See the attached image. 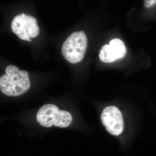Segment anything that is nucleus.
<instances>
[{
  "label": "nucleus",
  "mask_w": 156,
  "mask_h": 156,
  "mask_svg": "<svg viewBox=\"0 0 156 156\" xmlns=\"http://www.w3.org/2000/svg\"><path fill=\"white\" fill-rule=\"evenodd\" d=\"M5 73L0 78V89L5 95L16 97L28 91L30 82L27 71L20 70L15 66L9 65L6 67Z\"/></svg>",
  "instance_id": "1"
},
{
  "label": "nucleus",
  "mask_w": 156,
  "mask_h": 156,
  "mask_svg": "<svg viewBox=\"0 0 156 156\" xmlns=\"http://www.w3.org/2000/svg\"><path fill=\"white\" fill-rule=\"evenodd\" d=\"M37 120L41 126L45 128L54 126L65 128L71 124L73 117L69 112L60 110L56 105L49 104L39 109L37 113Z\"/></svg>",
  "instance_id": "2"
},
{
  "label": "nucleus",
  "mask_w": 156,
  "mask_h": 156,
  "mask_svg": "<svg viewBox=\"0 0 156 156\" xmlns=\"http://www.w3.org/2000/svg\"><path fill=\"white\" fill-rule=\"evenodd\" d=\"M87 37L83 31L73 33L62 47V53L67 61L76 63L83 60L87 46Z\"/></svg>",
  "instance_id": "3"
},
{
  "label": "nucleus",
  "mask_w": 156,
  "mask_h": 156,
  "mask_svg": "<svg viewBox=\"0 0 156 156\" xmlns=\"http://www.w3.org/2000/svg\"><path fill=\"white\" fill-rule=\"evenodd\" d=\"M101 119L110 134L118 136L123 133L125 128L124 118L118 107L111 105L105 108L101 115Z\"/></svg>",
  "instance_id": "4"
},
{
  "label": "nucleus",
  "mask_w": 156,
  "mask_h": 156,
  "mask_svg": "<svg viewBox=\"0 0 156 156\" xmlns=\"http://www.w3.org/2000/svg\"><path fill=\"white\" fill-rule=\"evenodd\" d=\"M127 53L125 43L119 39L115 38L109 42V44L104 45L99 52V57L101 61L111 63L124 58Z\"/></svg>",
  "instance_id": "5"
},
{
  "label": "nucleus",
  "mask_w": 156,
  "mask_h": 156,
  "mask_svg": "<svg viewBox=\"0 0 156 156\" xmlns=\"http://www.w3.org/2000/svg\"><path fill=\"white\" fill-rule=\"evenodd\" d=\"M156 3V0H144V5L147 9L152 8Z\"/></svg>",
  "instance_id": "6"
},
{
  "label": "nucleus",
  "mask_w": 156,
  "mask_h": 156,
  "mask_svg": "<svg viewBox=\"0 0 156 156\" xmlns=\"http://www.w3.org/2000/svg\"><path fill=\"white\" fill-rule=\"evenodd\" d=\"M18 37H19L20 39L23 40V41H28L29 42L32 41V40L30 38H27L24 34H19Z\"/></svg>",
  "instance_id": "7"
},
{
  "label": "nucleus",
  "mask_w": 156,
  "mask_h": 156,
  "mask_svg": "<svg viewBox=\"0 0 156 156\" xmlns=\"http://www.w3.org/2000/svg\"><path fill=\"white\" fill-rule=\"evenodd\" d=\"M21 14V16H22V17H23V18H25V17H26V15L25 14H24V13H22V14Z\"/></svg>",
  "instance_id": "8"
}]
</instances>
